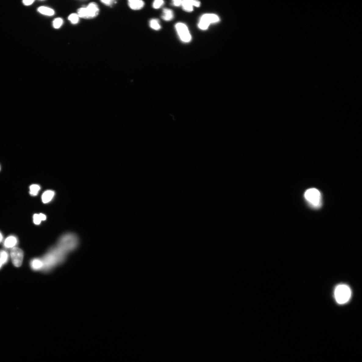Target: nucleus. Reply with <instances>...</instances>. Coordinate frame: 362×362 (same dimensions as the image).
<instances>
[{"instance_id":"obj_1","label":"nucleus","mask_w":362,"mask_h":362,"mask_svg":"<svg viewBox=\"0 0 362 362\" xmlns=\"http://www.w3.org/2000/svg\"><path fill=\"white\" fill-rule=\"evenodd\" d=\"M77 236L73 233L62 236L56 244L51 248L41 258V271L48 272L63 263L68 253L75 249L78 245Z\"/></svg>"},{"instance_id":"obj_2","label":"nucleus","mask_w":362,"mask_h":362,"mask_svg":"<svg viewBox=\"0 0 362 362\" xmlns=\"http://www.w3.org/2000/svg\"><path fill=\"white\" fill-rule=\"evenodd\" d=\"M304 197L311 207L317 209L322 206V196L318 189L315 188L307 189L304 193Z\"/></svg>"},{"instance_id":"obj_3","label":"nucleus","mask_w":362,"mask_h":362,"mask_svg":"<svg viewBox=\"0 0 362 362\" xmlns=\"http://www.w3.org/2000/svg\"><path fill=\"white\" fill-rule=\"evenodd\" d=\"M334 295L338 303L344 304L346 303L350 298L351 291L348 286L341 285L336 287Z\"/></svg>"},{"instance_id":"obj_4","label":"nucleus","mask_w":362,"mask_h":362,"mask_svg":"<svg viewBox=\"0 0 362 362\" xmlns=\"http://www.w3.org/2000/svg\"><path fill=\"white\" fill-rule=\"evenodd\" d=\"M220 21L218 16L214 14H205L201 18L198 24L199 28L202 30H207L211 23Z\"/></svg>"},{"instance_id":"obj_5","label":"nucleus","mask_w":362,"mask_h":362,"mask_svg":"<svg viewBox=\"0 0 362 362\" xmlns=\"http://www.w3.org/2000/svg\"><path fill=\"white\" fill-rule=\"evenodd\" d=\"M175 28L182 41L186 43L191 41L192 39L191 35L187 26L184 23H177L176 24Z\"/></svg>"},{"instance_id":"obj_6","label":"nucleus","mask_w":362,"mask_h":362,"mask_svg":"<svg viewBox=\"0 0 362 362\" xmlns=\"http://www.w3.org/2000/svg\"><path fill=\"white\" fill-rule=\"evenodd\" d=\"M11 255L13 264L17 267L21 266L23 257L22 250L18 248H14L12 250Z\"/></svg>"},{"instance_id":"obj_7","label":"nucleus","mask_w":362,"mask_h":362,"mask_svg":"<svg viewBox=\"0 0 362 362\" xmlns=\"http://www.w3.org/2000/svg\"><path fill=\"white\" fill-rule=\"evenodd\" d=\"M87 19H92L96 17L99 12V6L96 3L91 2L86 8Z\"/></svg>"},{"instance_id":"obj_8","label":"nucleus","mask_w":362,"mask_h":362,"mask_svg":"<svg viewBox=\"0 0 362 362\" xmlns=\"http://www.w3.org/2000/svg\"><path fill=\"white\" fill-rule=\"evenodd\" d=\"M128 5L131 9L137 11L143 9L145 3L144 1L141 0H129L128 1Z\"/></svg>"},{"instance_id":"obj_9","label":"nucleus","mask_w":362,"mask_h":362,"mask_svg":"<svg viewBox=\"0 0 362 362\" xmlns=\"http://www.w3.org/2000/svg\"><path fill=\"white\" fill-rule=\"evenodd\" d=\"M174 14L172 10L167 8H164L162 11L161 18L164 21H171L174 18Z\"/></svg>"},{"instance_id":"obj_10","label":"nucleus","mask_w":362,"mask_h":362,"mask_svg":"<svg viewBox=\"0 0 362 362\" xmlns=\"http://www.w3.org/2000/svg\"><path fill=\"white\" fill-rule=\"evenodd\" d=\"M55 192L51 190L47 191L44 192L42 196V199L44 203H47L52 200Z\"/></svg>"},{"instance_id":"obj_11","label":"nucleus","mask_w":362,"mask_h":362,"mask_svg":"<svg viewBox=\"0 0 362 362\" xmlns=\"http://www.w3.org/2000/svg\"><path fill=\"white\" fill-rule=\"evenodd\" d=\"M17 242V239L15 236H10L7 238L4 242L6 248H10L13 247Z\"/></svg>"},{"instance_id":"obj_12","label":"nucleus","mask_w":362,"mask_h":362,"mask_svg":"<svg viewBox=\"0 0 362 362\" xmlns=\"http://www.w3.org/2000/svg\"><path fill=\"white\" fill-rule=\"evenodd\" d=\"M181 5L183 9L185 11L191 12L193 10V5L192 0H184L182 1Z\"/></svg>"},{"instance_id":"obj_13","label":"nucleus","mask_w":362,"mask_h":362,"mask_svg":"<svg viewBox=\"0 0 362 362\" xmlns=\"http://www.w3.org/2000/svg\"><path fill=\"white\" fill-rule=\"evenodd\" d=\"M38 11L41 14L48 16H52L55 14V11L52 9L46 6H41L38 8Z\"/></svg>"},{"instance_id":"obj_14","label":"nucleus","mask_w":362,"mask_h":362,"mask_svg":"<svg viewBox=\"0 0 362 362\" xmlns=\"http://www.w3.org/2000/svg\"><path fill=\"white\" fill-rule=\"evenodd\" d=\"M149 25L150 27L155 30L158 31L161 28L160 21L157 19H152L149 22Z\"/></svg>"},{"instance_id":"obj_15","label":"nucleus","mask_w":362,"mask_h":362,"mask_svg":"<svg viewBox=\"0 0 362 362\" xmlns=\"http://www.w3.org/2000/svg\"><path fill=\"white\" fill-rule=\"evenodd\" d=\"M46 219V216L42 213L35 214L33 216V221L36 225H39L42 221Z\"/></svg>"},{"instance_id":"obj_16","label":"nucleus","mask_w":362,"mask_h":362,"mask_svg":"<svg viewBox=\"0 0 362 362\" xmlns=\"http://www.w3.org/2000/svg\"><path fill=\"white\" fill-rule=\"evenodd\" d=\"M40 189V186L38 185H32L30 187V194L32 196H36L38 194Z\"/></svg>"},{"instance_id":"obj_17","label":"nucleus","mask_w":362,"mask_h":362,"mask_svg":"<svg viewBox=\"0 0 362 362\" xmlns=\"http://www.w3.org/2000/svg\"><path fill=\"white\" fill-rule=\"evenodd\" d=\"M8 254L7 253L3 250L0 251V260L3 264L5 263L8 261Z\"/></svg>"},{"instance_id":"obj_18","label":"nucleus","mask_w":362,"mask_h":362,"mask_svg":"<svg viewBox=\"0 0 362 362\" xmlns=\"http://www.w3.org/2000/svg\"><path fill=\"white\" fill-rule=\"evenodd\" d=\"M63 21L62 18H57L54 20L53 22V27L55 29H59L63 24Z\"/></svg>"},{"instance_id":"obj_19","label":"nucleus","mask_w":362,"mask_h":362,"mask_svg":"<svg viewBox=\"0 0 362 362\" xmlns=\"http://www.w3.org/2000/svg\"><path fill=\"white\" fill-rule=\"evenodd\" d=\"M78 15L76 13H72L69 16L68 19L69 21L73 24H76L79 21Z\"/></svg>"},{"instance_id":"obj_20","label":"nucleus","mask_w":362,"mask_h":362,"mask_svg":"<svg viewBox=\"0 0 362 362\" xmlns=\"http://www.w3.org/2000/svg\"><path fill=\"white\" fill-rule=\"evenodd\" d=\"M164 3V1L162 0H155L153 2L152 6L154 9H158L161 8Z\"/></svg>"},{"instance_id":"obj_21","label":"nucleus","mask_w":362,"mask_h":362,"mask_svg":"<svg viewBox=\"0 0 362 362\" xmlns=\"http://www.w3.org/2000/svg\"><path fill=\"white\" fill-rule=\"evenodd\" d=\"M79 17L87 19L86 8H80L78 10L77 14Z\"/></svg>"},{"instance_id":"obj_22","label":"nucleus","mask_w":362,"mask_h":362,"mask_svg":"<svg viewBox=\"0 0 362 362\" xmlns=\"http://www.w3.org/2000/svg\"><path fill=\"white\" fill-rule=\"evenodd\" d=\"M101 2L105 5L111 7L117 3V1L114 0H107V1H101Z\"/></svg>"},{"instance_id":"obj_23","label":"nucleus","mask_w":362,"mask_h":362,"mask_svg":"<svg viewBox=\"0 0 362 362\" xmlns=\"http://www.w3.org/2000/svg\"><path fill=\"white\" fill-rule=\"evenodd\" d=\"M182 1L181 0H174L172 1V3L175 6H179L181 5Z\"/></svg>"},{"instance_id":"obj_24","label":"nucleus","mask_w":362,"mask_h":362,"mask_svg":"<svg viewBox=\"0 0 362 362\" xmlns=\"http://www.w3.org/2000/svg\"><path fill=\"white\" fill-rule=\"evenodd\" d=\"M34 1H23V3L25 5H31Z\"/></svg>"},{"instance_id":"obj_25","label":"nucleus","mask_w":362,"mask_h":362,"mask_svg":"<svg viewBox=\"0 0 362 362\" xmlns=\"http://www.w3.org/2000/svg\"><path fill=\"white\" fill-rule=\"evenodd\" d=\"M192 2L194 6L197 7H199L201 3L199 1L192 0Z\"/></svg>"},{"instance_id":"obj_26","label":"nucleus","mask_w":362,"mask_h":362,"mask_svg":"<svg viewBox=\"0 0 362 362\" xmlns=\"http://www.w3.org/2000/svg\"><path fill=\"white\" fill-rule=\"evenodd\" d=\"M2 235L1 234V233L0 232V243H1V242L2 241Z\"/></svg>"},{"instance_id":"obj_27","label":"nucleus","mask_w":362,"mask_h":362,"mask_svg":"<svg viewBox=\"0 0 362 362\" xmlns=\"http://www.w3.org/2000/svg\"><path fill=\"white\" fill-rule=\"evenodd\" d=\"M2 265H3V264L2 263V262L1 261V260H0V268H1Z\"/></svg>"},{"instance_id":"obj_28","label":"nucleus","mask_w":362,"mask_h":362,"mask_svg":"<svg viewBox=\"0 0 362 362\" xmlns=\"http://www.w3.org/2000/svg\"><path fill=\"white\" fill-rule=\"evenodd\" d=\"M1 166H0V170H1Z\"/></svg>"}]
</instances>
